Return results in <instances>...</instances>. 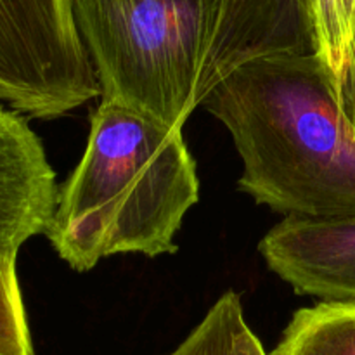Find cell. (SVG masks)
Instances as JSON below:
<instances>
[{"label": "cell", "mask_w": 355, "mask_h": 355, "mask_svg": "<svg viewBox=\"0 0 355 355\" xmlns=\"http://www.w3.org/2000/svg\"><path fill=\"white\" fill-rule=\"evenodd\" d=\"M55 172L26 118L0 103V252L45 234L58 203Z\"/></svg>", "instance_id": "obj_7"}, {"label": "cell", "mask_w": 355, "mask_h": 355, "mask_svg": "<svg viewBox=\"0 0 355 355\" xmlns=\"http://www.w3.org/2000/svg\"><path fill=\"white\" fill-rule=\"evenodd\" d=\"M269 355H355V302H319L297 311Z\"/></svg>", "instance_id": "obj_8"}, {"label": "cell", "mask_w": 355, "mask_h": 355, "mask_svg": "<svg viewBox=\"0 0 355 355\" xmlns=\"http://www.w3.org/2000/svg\"><path fill=\"white\" fill-rule=\"evenodd\" d=\"M16 263L17 253L0 252V355H35Z\"/></svg>", "instance_id": "obj_11"}, {"label": "cell", "mask_w": 355, "mask_h": 355, "mask_svg": "<svg viewBox=\"0 0 355 355\" xmlns=\"http://www.w3.org/2000/svg\"><path fill=\"white\" fill-rule=\"evenodd\" d=\"M201 107L234 141L239 191L284 217L355 218V127L318 55L246 62Z\"/></svg>", "instance_id": "obj_1"}, {"label": "cell", "mask_w": 355, "mask_h": 355, "mask_svg": "<svg viewBox=\"0 0 355 355\" xmlns=\"http://www.w3.org/2000/svg\"><path fill=\"white\" fill-rule=\"evenodd\" d=\"M103 101L182 128L201 104L217 0H73Z\"/></svg>", "instance_id": "obj_3"}, {"label": "cell", "mask_w": 355, "mask_h": 355, "mask_svg": "<svg viewBox=\"0 0 355 355\" xmlns=\"http://www.w3.org/2000/svg\"><path fill=\"white\" fill-rule=\"evenodd\" d=\"M73 0H0V103L54 120L99 96Z\"/></svg>", "instance_id": "obj_4"}, {"label": "cell", "mask_w": 355, "mask_h": 355, "mask_svg": "<svg viewBox=\"0 0 355 355\" xmlns=\"http://www.w3.org/2000/svg\"><path fill=\"white\" fill-rule=\"evenodd\" d=\"M336 99H338L340 107L343 113L349 116L355 127V45H354V54L352 61H350L347 73L343 75L342 82H340L338 89H336Z\"/></svg>", "instance_id": "obj_12"}, {"label": "cell", "mask_w": 355, "mask_h": 355, "mask_svg": "<svg viewBox=\"0 0 355 355\" xmlns=\"http://www.w3.org/2000/svg\"><path fill=\"white\" fill-rule=\"evenodd\" d=\"M315 55L333 80L335 92L352 61L355 0H309Z\"/></svg>", "instance_id": "obj_10"}, {"label": "cell", "mask_w": 355, "mask_h": 355, "mask_svg": "<svg viewBox=\"0 0 355 355\" xmlns=\"http://www.w3.org/2000/svg\"><path fill=\"white\" fill-rule=\"evenodd\" d=\"M309 54H315L309 0H217L201 101L246 62Z\"/></svg>", "instance_id": "obj_5"}, {"label": "cell", "mask_w": 355, "mask_h": 355, "mask_svg": "<svg viewBox=\"0 0 355 355\" xmlns=\"http://www.w3.org/2000/svg\"><path fill=\"white\" fill-rule=\"evenodd\" d=\"M259 252L297 295L355 302V218L284 217L263 236Z\"/></svg>", "instance_id": "obj_6"}, {"label": "cell", "mask_w": 355, "mask_h": 355, "mask_svg": "<svg viewBox=\"0 0 355 355\" xmlns=\"http://www.w3.org/2000/svg\"><path fill=\"white\" fill-rule=\"evenodd\" d=\"M165 355H269L248 326L241 298L225 291L177 349Z\"/></svg>", "instance_id": "obj_9"}, {"label": "cell", "mask_w": 355, "mask_h": 355, "mask_svg": "<svg viewBox=\"0 0 355 355\" xmlns=\"http://www.w3.org/2000/svg\"><path fill=\"white\" fill-rule=\"evenodd\" d=\"M198 200L196 162L182 128L101 101L45 236L76 272L118 253L168 255L179 250L175 236Z\"/></svg>", "instance_id": "obj_2"}]
</instances>
